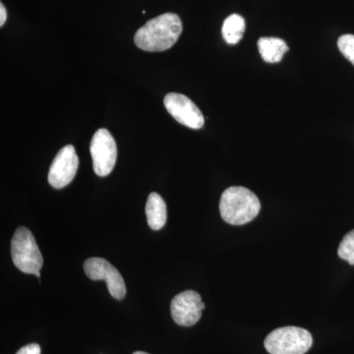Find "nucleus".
<instances>
[{
    "label": "nucleus",
    "instance_id": "14",
    "mask_svg": "<svg viewBox=\"0 0 354 354\" xmlns=\"http://www.w3.org/2000/svg\"><path fill=\"white\" fill-rule=\"evenodd\" d=\"M337 46L346 59L354 65V35H344L339 37Z\"/></svg>",
    "mask_w": 354,
    "mask_h": 354
},
{
    "label": "nucleus",
    "instance_id": "12",
    "mask_svg": "<svg viewBox=\"0 0 354 354\" xmlns=\"http://www.w3.org/2000/svg\"><path fill=\"white\" fill-rule=\"evenodd\" d=\"M245 20L239 14H232L225 20L223 25V39L228 44H236L243 38L245 32Z\"/></svg>",
    "mask_w": 354,
    "mask_h": 354
},
{
    "label": "nucleus",
    "instance_id": "16",
    "mask_svg": "<svg viewBox=\"0 0 354 354\" xmlns=\"http://www.w3.org/2000/svg\"><path fill=\"white\" fill-rule=\"evenodd\" d=\"M7 18V13L6 7H4L3 4H0V26H3L6 24Z\"/></svg>",
    "mask_w": 354,
    "mask_h": 354
},
{
    "label": "nucleus",
    "instance_id": "9",
    "mask_svg": "<svg viewBox=\"0 0 354 354\" xmlns=\"http://www.w3.org/2000/svg\"><path fill=\"white\" fill-rule=\"evenodd\" d=\"M79 158L72 145L64 147L51 162L48 183L55 189H62L73 180L78 169Z\"/></svg>",
    "mask_w": 354,
    "mask_h": 354
},
{
    "label": "nucleus",
    "instance_id": "6",
    "mask_svg": "<svg viewBox=\"0 0 354 354\" xmlns=\"http://www.w3.org/2000/svg\"><path fill=\"white\" fill-rule=\"evenodd\" d=\"M84 271L92 281H106L109 293L121 300L127 295V286L120 271L102 258H90L84 263Z\"/></svg>",
    "mask_w": 354,
    "mask_h": 354
},
{
    "label": "nucleus",
    "instance_id": "15",
    "mask_svg": "<svg viewBox=\"0 0 354 354\" xmlns=\"http://www.w3.org/2000/svg\"><path fill=\"white\" fill-rule=\"evenodd\" d=\"M16 354H41V346L38 344H28L20 348Z\"/></svg>",
    "mask_w": 354,
    "mask_h": 354
},
{
    "label": "nucleus",
    "instance_id": "1",
    "mask_svg": "<svg viewBox=\"0 0 354 354\" xmlns=\"http://www.w3.org/2000/svg\"><path fill=\"white\" fill-rule=\"evenodd\" d=\"M183 32V22L174 13H165L148 21L134 37L140 50L158 53L172 48Z\"/></svg>",
    "mask_w": 354,
    "mask_h": 354
},
{
    "label": "nucleus",
    "instance_id": "4",
    "mask_svg": "<svg viewBox=\"0 0 354 354\" xmlns=\"http://www.w3.org/2000/svg\"><path fill=\"white\" fill-rule=\"evenodd\" d=\"M313 337L308 330L288 326L272 330L265 339L270 354H304L311 348Z\"/></svg>",
    "mask_w": 354,
    "mask_h": 354
},
{
    "label": "nucleus",
    "instance_id": "17",
    "mask_svg": "<svg viewBox=\"0 0 354 354\" xmlns=\"http://www.w3.org/2000/svg\"><path fill=\"white\" fill-rule=\"evenodd\" d=\"M133 354H149V353H144V351H136V353H134Z\"/></svg>",
    "mask_w": 354,
    "mask_h": 354
},
{
    "label": "nucleus",
    "instance_id": "7",
    "mask_svg": "<svg viewBox=\"0 0 354 354\" xmlns=\"http://www.w3.org/2000/svg\"><path fill=\"white\" fill-rule=\"evenodd\" d=\"M205 304L194 290H185L174 297L171 304L172 319L177 325L190 327L201 319Z\"/></svg>",
    "mask_w": 354,
    "mask_h": 354
},
{
    "label": "nucleus",
    "instance_id": "8",
    "mask_svg": "<svg viewBox=\"0 0 354 354\" xmlns=\"http://www.w3.org/2000/svg\"><path fill=\"white\" fill-rule=\"evenodd\" d=\"M164 104L172 118L184 127L200 129L204 125L201 111L186 95L169 93L165 97Z\"/></svg>",
    "mask_w": 354,
    "mask_h": 354
},
{
    "label": "nucleus",
    "instance_id": "13",
    "mask_svg": "<svg viewBox=\"0 0 354 354\" xmlns=\"http://www.w3.org/2000/svg\"><path fill=\"white\" fill-rule=\"evenodd\" d=\"M337 254L342 260L354 265V230L344 237L337 249Z\"/></svg>",
    "mask_w": 354,
    "mask_h": 354
},
{
    "label": "nucleus",
    "instance_id": "3",
    "mask_svg": "<svg viewBox=\"0 0 354 354\" xmlns=\"http://www.w3.org/2000/svg\"><path fill=\"white\" fill-rule=\"evenodd\" d=\"M11 256L14 265L21 272L41 278L43 256L34 235L28 228L21 227L16 230L11 241Z\"/></svg>",
    "mask_w": 354,
    "mask_h": 354
},
{
    "label": "nucleus",
    "instance_id": "10",
    "mask_svg": "<svg viewBox=\"0 0 354 354\" xmlns=\"http://www.w3.org/2000/svg\"><path fill=\"white\" fill-rule=\"evenodd\" d=\"M146 216L149 227L153 230H160L167 223V204L160 195L153 192L149 195L146 204Z\"/></svg>",
    "mask_w": 354,
    "mask_h": 354
},
{
    "label": "nucleus",
    "instance_id": "11",
    "mask_svg": "<svg viewBox=\"0 0 354 354\" xmlns=\"http://www.w3.org/2000/svg\"><path fill=\"white\" fill-rule=\"evenodd\" d=\"M258 50L266 62L278 64L288 51V46L283 39L264 37L258 41Z\"/></svg>",
    "mask_w": 354,
    "mask_h": 354
},
{
    "label": "nucleus",
    "instance_id": "5",
    "mask_svg": "<svg viewBox=\"0 0 354 354\" xmlns=\"http://www.w3.org/2000/svg\"><path fill=\"white\" fill-rule=\"evenodd\" d=\"M93 169L99 176H106L113 171L118 158L115 140L109 130L102 128L93 136L90 145Z\"/></svg>",
    "mask_w": 354,
    "mask_h": 354
},
{
    "label": "nucleus",
    "instance_id": "2",
    "mask_svg": "<svg viewBox=\"0 0 354 354\" xmlns=\"http://www.w3.org/2000/svg\"><path fill=\"white\" fill-rule=\"evenodd\" d=\"M261 209L259 199L252 191L241 186H232L223 191L220 201L221 218L232 225L250 223Z\"/></svg>",
    "mask_w": 354,
    "mask_h": 354
}]
</instances>
